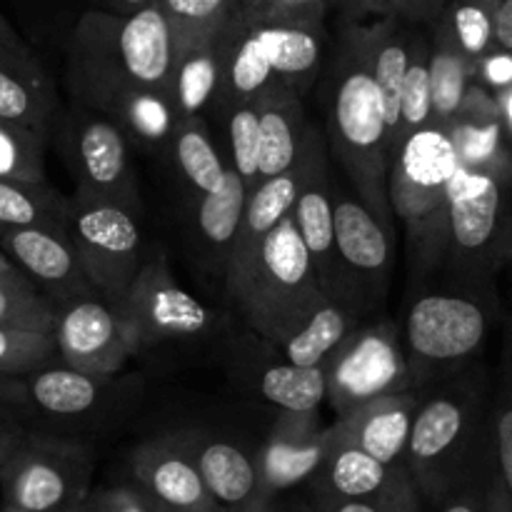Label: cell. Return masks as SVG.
I'll use <instances>...</instances> for the list:
<instances>
[{"label": "cell", "mask_w": 512, "mask_h": 512, "mask_svg": "<svg viewBox=\"0 0 512 512\" xmlns=\"http://www.w3.org/2000/svg\"><path fill=\"white\" fill-rule=\"evenodd\" d=\"M173 60V28L158 0L133 13L93 8L75 23L68 80L78 103L98 110L130 85L168 88Z\"/></svg>", "instance_id": "obj_1"}, {"label": "cell", "mask_w": 512, "mask_h": 512, "mask_svg": "<svg viewBox=\"0 0 512 512\" xmlns=\"http://www.w3.org/2000/svg\"><path fill=\"white\" fill-rule=\"evenodd\" d=\"M328 153L348 175L353 193L383 225L393 230L395 215L388 198L390 130L383 95L360 60L353 40L340 28L338 45L325 85Z\"/></svg>", "instance_id": "obj_2"}, {"label": "cell", "mask_w": 512, "mask_h": 512, "mask_svg": "<svg viewBox=\"0 0 512 512\" xmlns=\"http://www.w3.org/2000/svg\"><path fill=\"white\" fill-rule=\"evenodd\" d=\"M223 83L213 115L258 98L270 85H288L303 95L320 78L328 48L325 25L295 23L235 8L220 33Z\"/></svg>", "instance_id": "obj_3"}, {"label": "cell", "mask_w": 512, "mask_h": 512, "mask_svg": "<svg viewBox=\"0 0 512 512\" xmlns=\"http://www.w3.org/2000/svg\"><path fill=\"white\" fill-rule=\"evenodd\" d=\"M443 383L423 393L403 458L420 500L430 508L488 455V408L480 388L468 380Z\"/></svg>", "instance_id": "obj_4"}, {"label": "cell", "mask_w": 512, "mask_h": 512, "mask_svg": "<svg viewBox=\"0 0 512 512\" xmlns=\"http://www.w3.org/2000/svg\"><path fill=\"white\" fill-rule=\"evenodd\" d=\"M223 280L245 323L265 343L283 340L320 300L328 298L295 228L293 213L280 220L243 260L230 265Z\"/></svg>", "instance_id": "obj_5"}, {"label": "cell", "mask_w": 512, "mask_h": 512, "mask_svg": "<svg viewBox=\"0 0 512 512\" xmlns=\"http://www.w3.org/2000/svg\"><path fill=\"white\" fill-rule=\"evenodd\" d=\"M458 150L443 125H425L400 140L390 155L388 198L395 220L408 235L410 265L420 275L448 258V210Z\"/></svg>", "instance_id": "obj_6"}, {"label": "cell", "mask_w": 512, "mask_h": 512, "mask_svg": "<svg viewBox=\"0 0 512 512\" xmlns=\"http://www.w3.org/2000/svg\"><path fill=\"white\" fill-rule=\"evenodd\" d=\"M493 310L483 295L463 290H433L410 303L403 333L413 390L453 378L480 353L490 333Z\"/></svg>", "instance_id": "obj_7"}, {"label": "cell", "mask_w": 512, "mask_h": 512, "mask_svg": "<svg viewBox=\"0 0 512 512\" xmlns=\"http://www.w3.org/2000/svg\"><path fill=\"white\" fill-rule=\"evenodd\" d=\"M95 453L88 443L28 428L0 465L3 508L23 512H78L93 493Z\"/></svg>", "instance_id": "obj_8"}, {"label": "cell", "mask_w": 512, "mask_h": 512, "mask_svg": "<svg viewBox=\"0 0 512 512\" xmlns=\"http://www.w3.org/2000/svg\"><path fill=\"white\" fill-rule=\"evenodd\" d=\"M512 255L510 163L463 168L450 190L448 258L460 275H485Z\"/></svg>", "instance_id": "obj_9"}, {"label": "cell", "mask_w": 512, "mask_h": 512, "mask_svg": "<svg viewBox=\"0 0 512 512\" xmlns=\"http://www.w3.org/2000/svg\"><path fill=\"white\" fill-rule=\"evenodd\" d=\"M63 228L98 293L118 303L145 260L138 210L75 193L65 198Z\"/></svg>", "instance_id": "obj_10"}, {"label": "cell", "mask_w": 512, "mask_h": 512, "mask_svg": "<svg viewBox=\"0 0 512 512\" xmlns=\"http://www.w3.org/2000/svg\"><path fill=\"white\" fill-rule=\"evenodd\" d=\"M325 403L335 418L383 395L413 390L400 325L383 318L360 323L323 363Z\"/></svg>", "instance_id": "obj_11"}, {"label": "cell", "mask_w": 512, "mask_h": 512, "mask_svg": "<svg viewBox=\"0 0 512 512\" xmlns=\"http://www.w3.org/2000/svg\"><path fill=\"white\" fill-rule=\"evenodd\" d=\"M75 193L110 200L140 213V188L130 160V140L105 113L78 105L55 123Z\"/></svg>", "instance_id": "obj_12"}, {"label": "cell", "mask_w": 512, "mask_h": 512, "mask_svg": "<svg viewBox=\"0 0 512 512\" xmlns=\"http://www.w3.org/2000/svg\"><path fill=\"white\" fill-rule=\"evenodd\" d=\"M138 348L188 343L215 328V313L173 278L163 253L145 255L133 283L118 300Z\"/></svg>", "instance_id": "obj_13"}, {"label": "cell", "mask_w": 512, "mask_h": 512, "mask_svg": "<svg viewBox=\"0 0 512 512\" xmlns=\"http://www.w3.org/2000/svg\"><path fill=\"white\" fill-rule=\"evenodd\" d=\"M50 335L60 363L105 378H115L140 353L128 320L100 293L58 305Z\"/></svg>", "instance_id": "obj_14"}, {"label": "cell", "mask_w": 512, "mask_h": 512, "mask_svg": "<svg viewBox=\"0 0 512 512\" xmlns=\"http://www.w3.org/2000/svg\"><path fill=\"white\" fill-rule=\"evenodd\" d=\"M335 250L363 313L385 298L395 260L393 230L380 223L355 193L333 188Z\"/></svg>", "instance_id": "obj_15"}, {"label": "cell", "mask_w": 512, "mask_h": 512, "mask_svg": "<svg viewBox=\"0 0 512 512\" xmlns=\"http://www.w3.org/2000/svg\"><path fill=\"white\" fill-rule=\"evenodd\" d=\"M333 445V425H323L318 413L278 410L263 443L255 448L260 493L265 503L283 490L310 483Z\"/></svg>", "instance_id": "obj_16"}, {"label": "cell", "mask_w": 512, "mask_h": 512, "mask_svg": "<svg viewBox=\"0 0 512 512\" xmlns=\"http://www.w3.org/2000/svg\"><path fill=\"white\" fill-rule=\"evenodd\" d=\"M0 250L38 285L55 308L98 293L63 225L0 230Z\"/></svg>", "instance_id": "obj_17"}, {"label": "cell", "mask_w": 512, "mask_h": 512, "mask_svg": "<svg viewBox=\"0 0 512 512\" xmlns=\"http://www.w3.org/2000/svg\"><path fill=\"white\" fill-rule=\"evenodd\" d=\"M128 468L135 488L160 512H223L173 433L140 443Z\"/></svg>", "instance_id": "obj_18"}, {"label": "cell", "mask_w": 512, "mask_h": 512, "mask_svg": "<svg viewBox=\"0 0 512 512\" xmlns=\"http://www.w3.org/2000/svg\"><path fill=\"white\" fill-rule=\"evenodd\" d=\"M328 155L318 160L308 183L300 190L298 203L293 208V223L298 228V235L303 240L305 250H308L310 260H313V268L318 273L325 295L353 308L363 318L358 295H355L353 285H350L348 275H345L343 265L338 260V250H335L333 185H330Z\"/></svg>", "instance_id": "obj_19"}, {"label": "cell", "mask_w": 512, "mask_h": 512, "mask_svg": "<svg viewBox=\"0 0 512 512\" xmlns=\"http://www.w3.org/2000/svg\"><path fill=\"white\" fill-rule=\"evenodd\" d=\"M173 438L188 450L220 510L248 512L265 503L255 453L205 430H178Z\"/></svg>", "instance_id": "obj_20"}, {"label": "cell", "mask_w": 512, "mask_h": 512, "mask_svg": "<svg viewBox=\"0 0 512 512\" xmlns=\"http://www.w3.org/2000/svg\"><path fill=\"white\" fill-rule=\"evenodd\" d=\"M323 155H328V140H325V135L315 125L303 155L288 170L273 175V178L260 180L253 190H248L243 223H240V233L235 238L233 250H230L225 270L238 263V260H243L280 220H285L293 213L300 190L305 188L310 173H313V168Z\"/></svg>", "instance_id": "obj_21"}, {"label": "cell", "mask_w": 512, "mask_h": 512, "mask_svg": "<svg viewBox=\"0 0 512 512\" xmlns=\"http://www.w3.org/2000/svg\"><path fill=\"white\" fill-rule=\"evenodd\" d=\"M60 118L55 85L28 45L0 48V120L50 138Z\"/></svg>", "instance_id": "obj_22"}, {"label": "cell", "mask_w": 512, "mask_h": 512, "mask_svg": "<svg viewBox=\"0 0 512 512\" xmlns=\"http://www.w3.org/2000/svg\"><path fill=\"white\" fill-rule=\"evenodd\" d=\"M425 390L383 395L340 415L333 423L335 438L355 445L385 465H403L410 428Z\"/></svg>", "instance_id": "obj_23"}, {"label": "cell", "mask_w": 512, "mask_h": 512, "mask_svg": "<svg viewBox=\"0 0 512 512\" xmlns=\"http://www.w3.org/2000/svg\"><path fill=\"white\" fill-rule=\"evenodd\" d=\"M418 25L403 23L395 18H375L370 23L348 18L343 30L353 40L360 60L365 63L368 73L373 75L385 105V120L390 130V145L398 133L400 118V90H403L405 70H408L410 43ZM393 153V150H390Z\"/></svg>", "instance_id": "obj_24"}, {"label": "cell", "mask_w": 512, "mask_h": 512, "mask_svg": "<svg viewBox=\"0 0 512 512\" xmlns=\"http://www.w3.org/2000/svg\"><path fill=\"white\" fill-rule=\"evenodd\" d=\"M25 390V413H40L48 420H80L103 408L113 378L90 375L63 365H43L20 378Z\"/></svg>", "instance_id": "obj_25"}, {"label": "cell", "mask_w": 512, "mask_h": 512, "mask_svg": "<svg viewBox=\"0 0 512 512\" xmlns=\"http://www.w3.org/2000/svg\"><path fill=\"white\" fill-rule=\"evenodd\" d=\"M405 465H385L368 455L365 450L335 438L325 455L318 473L310 478L315 495H333V498H360L380 500L410 485Z\"/></svg>", "instance_id": "obj_26"}, {"label": "cell", "mask_w": 512, "mask_h": 512, "mask_svg": "<svg viewBox=\"0 0 512 512\" xmlns=\"http://www.w3.org/2000/svg\"><path fill=\"white\" fill-rule=\"evenodd\" d=\"M253 100H258L260 183L288 170L303 155L315 125L305 113L303 95L288 85H270Z\"/></svg>", "instance_id": "obj_27"}, {"label": "cell", "mask_w": 512, "mask_h": 512, "mask_svg": "<svg viewBox=\"0 0 512 512\" xmlns=\"http://www.w3.org/2000/svg\"><path fill=\"white\" fill-rule=\"evenodd\" d=\"M98 113L113 118L130 143L160 155L165 153L183 120L168 88H143V85H130L113 93L100 105Z\"/></svg>", "instance_id": "obj_28"}, {"label": "cell", "mask_w": 512, "mask_h": 512, "mask_svg": "<svg viewBox=\"0 0 512 512\" xmlns=\"http://www.w3.org/2000/svg\"><path fill=\"white\" fill-rule=\"evenodd\" d=\"M223 83V43L220 35L178 50L170 70L168 93L180 118L213 115Z\"/></svg>", "instance_id": "obj_29"}, {"label": "cell", "mask_w": 512, "mask_h": 512, "mask_svg": "<svg viewBox=\"0 0 512 512\" xmlns=\"http://www.w3.org/2000/svg\"><path fill=\"white\" fill-rule=\"evenodd\" d=\"M360 325V315L348 305L325 298L300 320L283 340L270 343L280 350V360L293 365H323L328 355Z\"/></svg>", "instance_id": "obj_30"}, {"label": "cell", "mask_w": 512, "mask_h": 512, "mask_svg": "<svg viewBox=\"0 0 512 512\" xmlns=\"http://www.w3.org/2000/svg\"><path fill=\"white\" fill-rule=\"evenodd\" d=\"M163 155L193 198L215 193L228 178L230 165L215 145L205 118L180 120Z\"/></svg>", "instance_id": "obj_31"}, {"label": "cell", "mask_w": 512, "mask_h": 512, "mask_svg": "<svg viewBox=\"0 0 512 512\" xmlns=\"http://www.w3.org/2000/svg\"><path fill=\"white\" fill-rule=\"evenodd\" d=\"M245 200H248V188L240 180V175L233 168H228V178L215 193L200 195L193 203V220L198 230V240L220 265L223 275L228 255L233 250L235 238L240 233L243 223Z\"/></svg>", "instance_id": "obj_32"}, {"label": "cell", "mask_w": 512, "mask_h": 512, "mask_svg": "<svg viewBox=\"0 0 512 512\" xmlns=\"http://www.w3.org/2000/svg\"><path fill=\"white\" fill-rule=\"evenodd\" d=\"M493 18L495 0H448L438 18L425 28L428 33L448 40L465 58L478 65L498 48Z\"/></svg>", "instance_id": "obj_33"}, {"label": "cell", "mask_w": 512, "mask_h": 512, "mask_svg": "<svg viewBox=\"0 0 512 512\" xmlns=\"http://www.w3.org/2000/svg\"><path fill=\"white\" fill-rule=\"evenodd\" d=\"M428 30V28H425ZM430 95H433V123L448 128L458 115L468 88L475 80V63L465 58L455 45L428 33Z\"/></svg>", "instance_id": "obj_34"}, {"label": "cell", "mask_w": 512, "mask_h": 512, "mask_svg": "<svg viewBox=\"0 0 512 512\" xmlns=\"http://www.w3.org/2000/svg\"><path fill=\"white\" fill-rule=\"evenodd\" d=\"M258 393L278 410L288 413H318L325 403L323 365H293L288 360L265 365L258 373Z\"/></svg>", "instance_id": "obj_35"}, {"label": "cell", "mask_w": 512, "mask_h": 512, "mask_svg": "<svg viewBox=\"0 0 512 512\" xmlns=\"http://www.w3.org/2000/svg\"><path fill=\"white\" fill-rule=\"evenodd\" d=\"M65 198L45 183L0 180V230L63 225Z\"/></svg>", "instance_id": "obj_36"}, {"label": "cell", "mask_w": 512, "mask_h": 512, "mask_svg": "<svg viewBox=\"0 0 512 512\" xmlns=\"http://www.w3.org/2000/svg\"><path fill=\"white\" fill-rule=\"evenodd\" d=\"M433 123V95H430V65H428V30L418 25L410 43L408 70L400 90V118L393 148L415 130ZM393 155V153H390Z\"/></svg>", "instance_id": "obj_37"}, {"label": "cell", "mask_w": 512, "mask_h": 512, "mask_svg": "<svg viewBox=\"0 0 512 512\" xmlns=\"http://www.w3.org/2000/svg\"><path fill=\"white\" fill-rule=\"evenodd\" d=\"M158 3L163 5L173 28L175 53L223 33L238 8V0H158Z\"/></svg>", "instance_id": "obj_38"}, {"label": "cell", "mask_w": 512, "mask_h": 512, "mask_svg": "<svg viewBox=\"0 0 512 512\" xmlns=\"http://www.w3.org/2000/svg\"><path fill=\"white\" fill-rule=\"evenodd\" d=\"M488 448L493 478L498 480L512 503V328L508 348H505L498 393H495V403L488 413Z\"/></svg>", "instance_id": "obj_39"}, {"label": "cell", "mask_w": 512, "mask_h": 512, "mask_svg": "<svg viewBox=\"0 0 512 512\" xmlns=\"http://www.w3.org/2000/svg\"><path fill=\"white\" fill-rule=\"evenodd\" d=\"M55 305L30 278L0 280V328L53 333Z\"/></svg>", "instance_id": "obj_40"}, {"label": "cell", "mask_w": 512, "mask_h": 512, "mask_svg": "<svg viewBox=\"0 0 512 512\" xmlns=\"http://www.w3.org/2000/svg\"><path fill=\"white\" fill-rule=\"evenodd\" d=\"M220 118L225 120L228 138V165L240 175L245 188L253 190L260 173V130H258V100L233 105Z\"/></svg>", "instance_id": "obj_41"}, {"label": "cell", "mask_w": 512, "mask_h": 512, "mask_svg": "<svg viewBox=\"0 0 512 512\" xmlns=\"http://www.w3.org/2000/svg\"><path fill=\"white\" fill-rule=\"evenodd\" d=\"M45 143L43 135L0 120V180L45 183Z\"/></svg>", "instance_id": "obj_42"}, {"label": "cell", "mask_w": 512, "mask_h": 512, "mask_svg": "<svg viewBox=\"0 0 512 512\" xmlns=\"http://www.w3.org/2000/svg\"><path fill=\"white\" fill-rule=\"evenodd\" d=\"M58 360L53 335L0 328V378H23Z\"/></svg>", "instance_id": "obj_43"}, {"label": "cell", "mask_w": 512, "mask_h": 512, "mask_svg": "<svg viewBox=\"0 0 512 512\" xmlns=\"http://www.w3.org/2000/svg\"><path fill=\"white\" fill-rule=\"evenodd\" d=\"M448 0H343V10L350 18L375 15L395 18L410 25H430L440 15Z\"/></svg>", "instance_id": "obj_44"}, {"label": "cell", "mask_w": 512, "mask_h": 512, "mask_svg": "<svg viewBox=\"0 0 512 512\" xmlns=\"http://www.w3.org/2000/svg\"><path fill=\"white\" fill-rule=\"evenodd\" d=\"M415 485H405L403 490L393 493L390 498L360 500V498H333V495H315V512H413L423 508Z\"/></svg>", "instance_id": "obj_45"}, {"label": "cell", "mask_w": 512, "mask_h": 512, "mask_svg": "<svg viewBox=\"0 0 512 512\" xmlns=\"http://www.w3.org/2000/svg\"><path fill=\"white\" fill-rule=\"evenodd\" d=\"M240 8L250 13L273 15V18L295 20V23L325 25L333 8H343V0H238Z\"/></svg>", "instance_id": "obj_46"}, {"label": "cell", "mask_w": 512, "mask_h": 512, "mask_svg": "<svg viewBox=\"0 0 512 512\" xmlns=\"http://www.w3.org/2000/svg\"><path fill=\"white\" fill-rule=\"evenodd\" d=\"M490 448L483 463L473 470L465 480H460L438 505L435 512H488V490H490Z\"/></svg>", "instance_id": "obj_47"}, {"label": "cell", "mask_w": 512, "mask_h": 512, "mask_svg": "<svg viewBox=\"0 0 512 512\" xmlns=\"http://www.w3.org/2000/svg\"><path fill=\"white\" fill-rule=\"evenodd\" d=\"M78 512H160L135 485L93 490Z\"/></svg>", "instance_id": "obj_48"}, {"label": "cell", "mask_w": 512, "mask_h": 512, "mask_svg": "<svg viewBox=\"0 0 512 512\" xmlns=\"http://www.w3.org/2000/svg\"><path fill=\"white\" fill-rule=\"evenodd\" d=\"M0 415H18L25 423V390L20 378H0Z\"/></svg>", "instance_id": "obj_49"}, {"label": "cell", "mask_w": 512, "mask_h": 512, "mask_svg": "<svg viewBox=\"0 0 512 512\" xmlns=\"http://www.w3.org/2000/svg\"><path fill=\"white\" fill-rule=\"evenodd\" d=\"M25 433H28V425L18 415H0V465L18 448Z\"/></svg>", "instance_id": "obj_50"}, {"label": "cell", "mask_w": 512, "mask_h": 512, "mask_svg": "<svg viewBox=\"0 0 512 512\" xmlns=\"http://www.w3.org/2000/svg\"><path fill=\"white\" fill-rule=\"evenodd\" d=\"M493 28L498 50L512 53V0H495Z\"/></svg>", "instance_id": "obj_51"}, {"label": "cell", "mask_w": 512, "mask_h": 512, "mask_svg": "<svg viewBox=\"0 0 512 512\" xmlns=\"http://www.w3.org/2000/svg\"><path fill=\"white\" fill-rule=\"evenodd\" d=\"M488 512H512L510 498L505 495V490L500 488L498 480L490 475V490H488Z\"/></svg>", "instance_id": "obj_52"}, {"label": "cell", "mask_w": 512, "mask_h": 512, "mask_svg": "<svg viewBox=\"0 0 512 512\" xmlns=\"http://www.w3.org/2000/svg\"><path fill=\"white\" fill-rule=\"evenodd\" d=\"M100 10H110V13H133V10L145 8L153 0H98Z\"/></svg>", "instance_id": "obj_53"}, {"label": "cell", "mask_w": 512, "mask_h": 512, "mask_svg": "<svg viewBox=\"0 0 512 512\" xmlns=\"http://www.w3.org/2000/svg\"><path fill=\"white\" fill-rule=\"evenodd\" d=\"M15 278H28V275L20 273L18 265H15L13 260L0 250V280H15Z\"/></svg>", "instance_id": "obj_54"}, {"label": "cell", "mask_w": 512, "mask_h": 512, "mask_svg": "<svg viewBox=\"0 0 512 512\" xmlns=\"http://www.w3.org/2000/svg\"><path fill=\"white\" fill-rule=\"evenodd\" d=\"M15 43H20L18 33L10 28V23L5 20V15L0 13V48H5V45H15Z\"/></svg>", "instance_id": "obj_55"}, {"label": "cell", "mask_w": 512, "mask_h": 512, "mask_svg": "<svg viewBox=\"0 0 512 512\" xmlns=\"http://www.w3.org/2000/svg\"><path fill=\"white\" fill-rule=\"evenodd\" d=\"M248 512H280V510H275L273 503H263V505H255V508Z\"/></svg>", "instance_id": "obj_56"}, {"label": "cell", "mask_w": 512, "mask_h": 512, "mask_svg": "<svg viewBox=\"0 0 512 512\" xmlns=\"http://www.w3.org/2000/svg\"><path fill=\"white\" fill-rule=\"evenodd\" d=\"M295 512H315L313 505H303V508H298Z\"/></svg>", "instance_id": "obj_57"}, {"label": "cell", "mask_w": 512, "mask_h": 512, "mask_svg": "<svg viewBox=\"0 0 512 512\" xmlns=\"http://www.w3.org/2000/svg\"><path fill=\"white\" fill-rule=\"evenodd\" d=\"M0 512H23V510H15V508H3V505H0Z\"/></svg>", "instance_id": "obj_58"}, {"label": "cell", "mask_w": 512, "mask_h": 512, "mask_svg": "<svg viewBox=\"0 0 512 512\" xmlns=\"http://www.w3.org/2000/svg\"><path fill=\"white\" fill-rule=\"evenodd\" d=\"M423 508H425V505H423ZM423 508H418V510H413V512H423Z\"/></svg>", "instance_id": "obj_59"}]
</instances>
